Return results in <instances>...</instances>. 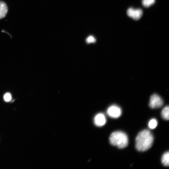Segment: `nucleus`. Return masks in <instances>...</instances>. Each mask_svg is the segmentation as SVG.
Instances as JSON below:
<instances>
[{
    "instance_id": "nucleus-1",
    "label": "nucleus",
    "mask_w": 169,
    "mask_h": 169,
    "mask_svg": "<svg viewBox=\"0 0 169 169\" xmlns=\"http://www.w3.org/2000/svg\"><path fill=\"white\" fill-rule=\"evenodd\" d=\"M154 140L151 132L148 130L140 131L136 139L135 147L140 152L147 151L152 147Z\"/></svg>"
},
{
    "instance_id": "nucleus-2",
    "label": "nucleus",
    "mask_w": 169,
    "mask_h": 169,
    "mask_svg": "<svg viewBox=\"0 0 169 169\" xmlns=\"http://www.w3.org/2000/svg\"><path fill=\"white\" fill-rule=\"evenodd\" d=\"M110 141L112 145L118 148L122 149L127 147L128 139L127 135L121 131H117L113 133L110 138Z\"/></svg>"
},
{
    "instance_id": "nucleus-3",
    "label": "nucleus",
    "mask_w": 169,
    "mask_h": 169,
    "mask_svg": "<svg viewBox=\"0 0 169 169\" xmlns=\"http://www.w3.org/2000/svg\"><path fill=\"white\" fill-rule=\"evenodd\" d=\"M164 102L160 96L157 94H154L150 97L149 106L151 108H157L161 107Z\"/></svg>"
},
{
    "instance_id": "nucleus-4",
    "label": "nucleus",
    "mask_w": 169,
    "mask_h": 169,
    "mask_svg": "<svg viewBox=\"0 0 169 169\" xmlns=\"http://www.w3.org/2000/svg\"><path fill=\"white\" fill-rule=\"evenodd\" d=\"M107 113L111 118H117L121 116L122 113L121 109L116 105H113L108 108Z\"/></svg>"
},
{
    "instance_id": "nucleus-5",
    "label": "nucleus",
    "mask_w": 169,
    "mask_h": 169,
    "mask_svg": "<svg viewBox=\"0 0 169 169\" xmlns=\"http://www.w3.org/2000/svg\"><path fill=\"white\" fill-rule=\"evenodd\" d=\"M128 16L135 20H139L143 15L142 10L140 9H135L130 8L127 11Z\"/></svg>"
},
{
    "instance_id": "nucleus-6",
    "label": "nucleus",
    "mask_w": 169,
    "mask_h": 169,
    "mask_svg": "<svg viewBox=\"0 0 169 169\" xmlns=\"http://www.w3.org/2000/svg\"><path fill=\"white\" fill-rule=\"evenodd\" d=\"M106 116L102 113H99L96 115L94 118V124L98 127L103 126L106 124Z\"/></svg>"
},
{
    "instance_id": "nucleus-7",
    "label": "nucleus",
    "mask_w": 169,
    "mask_h": 169,
    "mask_svg": "<svg viewBox=\"0 0 169 169\" xmlns=\"http://www.w3.org/2000/svg\"><path fill=\"white\" fill-rule=\"evenodd\" d=\"M8 11V8L6 4L3 2H0V19L5 17Z\"/></svg>"
},
{
    "instance_id": "nucleus-8",
    "label": "nucleus",
    "mask_w": 169,
    "mask_h": 169,
    "mask_svg": "<svg viewBox=\"0 0 169 169\" xmlns=\"http://www.w3.org/2000/svg\"><path fill=\"white\" fill-rule=\"evenodd\" d=\"M162 164L166 167H168L169 165V152H165L163 155L162 158Z\"/></svg>"
},
{
    "instance_id": "nucleus-9",
    "label": "nucleus",
    "mask_w": 169,
    "mask_h": 169,
    "mask_svg": "<svg viewBox=\"0 0 169 169\" xmlns=\"http://www.w3.org/2000/svg\"><path fill=\"white\" fill-rule=\"evenodd\" d=\"M169 107L168 106H165L161 112V116L163 118L166 120H169Z\"/></svg>"
},
{
    "instance_id": "nucleus-10",
    "label": "nucleus",
    "mask_w": 169,
    "mask_h": 169,
    "mask_svg": "<svg viewBox=\"0 0 169 169\" xmlns=\"http://www.w3.org/2000/svg\"><path fill=\"white\" fill-rule=\"evenodd\" d=\"M155 1V0H142V3L144 7L148 8L153 5Z\"/></svg>"
},
{
    "instance_id": "nucleus-11",
    "label": "nucleus",
    "mask_w": 169,
    "mask_h": 169,
    "mask_svg": "<svg viewBox=\"0 0 169 169\" xmlns=\"http://www.w3.org/2000/svg\"><path fill=\"white\" fill-rule=\"evenodd\" d=\"M158 125V122L157 120L155 119H151L148 124L149 128L151 129L155 128Z\"/></svg>"
},
{
    "instance_id": "nucleus-12",
    "label": "nucleus",
    "mask_w": 169,
    "mask_h": 169,
    "mask_svg": "<svg viewBox=\"0 0 169 169\" xmlns=\"http://www.w3.org/2000/svg\"><path fill=\"white\" fill-rule=\"evenodd\" d=\"M96 41L95 38L92 36H90L86 39V42L88 44L94 43Z\"/></svg>"
},
{
    "instance_id": "nucleus-13",
    "label": "nucleus",
    "mask_w": 169,
    "mask_h": 169,
    "mask_svg": "<svg viewBox=\"0 0 169 169\" xmlns=\"http://www.w3.org/2000/svg\"><path fill=\"white\" fill-rule=\"evenodd\" d=\"M4 99L5 101L8 102L10 101L11 99V96L10 93H6L4 95Z\"/></svg>"
}]
</instances>
